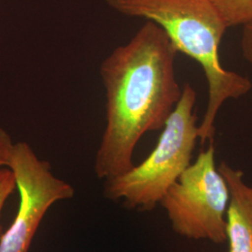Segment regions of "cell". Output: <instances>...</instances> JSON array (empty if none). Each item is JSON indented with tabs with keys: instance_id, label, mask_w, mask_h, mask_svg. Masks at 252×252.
Here are the masks:
<instances>
[{
	"instance_id": "1",
	"label": "cell",
	"mask_w": 252,
	"mask_h": 252,
	"mask_svg": "<svg viewBox=\"0 0 252 252\" xmlns=\"http://www.w3.org/2000/svg\"><path fill=\"white\" fill-rule=\"evenodd\" d=\"M177 54L162 28L146 21L102 61L106 127L94 162L98 179L111 180L132 169L141 137L162 129L182 94L175 72Z\"/></svg>"
},
{
	"instance_id": "2",
	"label": "cell",
	"mask_w": 252,
	"mask_h": 252,
	"mask_svg": "<svg viewBox=\"0 0 252 252\" xmlns=\"http://www.w3.org/2000/svg\"><path fill=\"white\" fill-rule=\"evenodd\" d=\"M109 8L128 17L158 25L178 53L195 60L205 73L207 109L198 126L202 144L214 141L215 121L227 100L238 99L252 90L247 77L225 69L219 47L228 28L211 0H105Z\"/></svg>"
},
{
	"instance_id": "3",
	"label": "cell",
	"mask_w": 252,
	"mask_h": 252,
	"mask_svg": "<svg viewBox=\"0 0 252 252\" xmlns=\"http://www.w3.org/2000/svg\"><path fill=\"white\" fill-rule=\"evenodd\" d=\"M195 102L196 92L185 83L153 152L140 164L106 180L107 198L124 200L126 207L141 211L153 210L160 204L167 189L190 164L199 138Z\"/></svg>"
},
{
	"instance_id": "4",
	"label": "cell",
	"mask_w": 252,
	"mask_h": 252,
	"mask_svg": "<svg viewBox=\"0 0 252 252\" xmlns=\"http://www.w3.org/2000/svg\"><path fill=\"white\" fill-rule=\"evenodd\" d=\"M229 190L215 163L214 141L184 170L161 199L176 234L212 243L227 241Z\"/></svg>"
},
{
	"instance_id": "5",
	"label": "cell",
	"mask_w": 252,
	"mask_h": 252,
	"mask_svg": "<svg viewBox=\"0 0 252 252\" xmlns=\"http://www.w3.org/2000/svg\"><path fill=\"white\" fill-rule=\"evenodd\" d=\"M7 167L19 189L18 212L0 236V252H28L46 212L55 202L72 198V186L56 178L50 163L40 160L27 142L12 146Z\"/></svg>"
},
{
	"instance_id": "6",
	"label": "cell",
	"mask_w": 252,
	"mask_h": 252,
	"mask_svg": "<svg viewBox=\"0 0 252 252\" xmlns=\"http://www.w3.org/2000/svg\"><path fill=\"white\" fill-rule=\"evenodd\" d=\"M218 170L229 190L226 211L228 252H252V186L243 180V172L228 162H220Z\"/></svg>"
},
{
	"instance_id": "7",
	"label": "cell",
	"mask_w": 252,
	"mask_h": 252,
	"mask_svg": "<svg viewBox=\"0 0 252 252\" xmlns=\"http://www.w3.org/2000/svg\"><path fill=\"white\" fill-rule=\"evenodd\" d=\"M227 27L252 25V0H211Z\"/></svg>"
},
{
	"instance_id": "8",
	"label": "cell",
	"mask_w": 252,
	"mask_h": 252,
	"mask_svg": "<svg viewBox=\"0 0 252 252\" xmlns=\"http://www.w3.org/2000/svg\"><path fill=\"white\" fill-rule=\"evenodd\" d=\"M16 188L15 179L13 173L7 168H0V217L4 205L9 198V195L12 194ZM2 232V227L0 224V234ZM1 236V235H0Z\"/></svg>"
},
{
	"instance_id": "9",
	"label": "cell",
	"mask_w": 252,
	"mask_h": 252,
	"mask_svg": "<svg viewBox=\"0 0 252 252\" xmlns=\"http://www.w3.org/2000/svg\"><path fill=\"white\" fill-rule=\"evenodd\" d=\"M13 144L8 132L0 126V168L7 167Z\"/></svg>"
},
{
	"instance_id": "10",
	"label": "cell",
	"mask_w": 252,
	"mask_h": 252,
	"mask_svg": "<svg viewBox=\"0 0 252 252\" xmlns=\"http://www.w3.org/2000/svg\"><path fill=\"white\" fill-rule=\"evenodd\" d=\"M241 51L244 58L252 65V25L243 27L241 36Z\"/></svg>"
}]
</instances>
